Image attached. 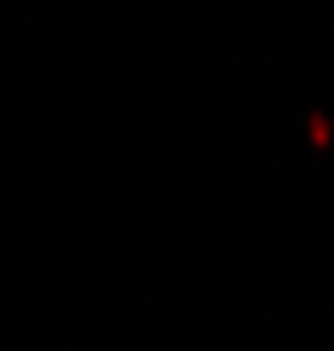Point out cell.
Masks as SVG:
<instances>
[]
</instances>
